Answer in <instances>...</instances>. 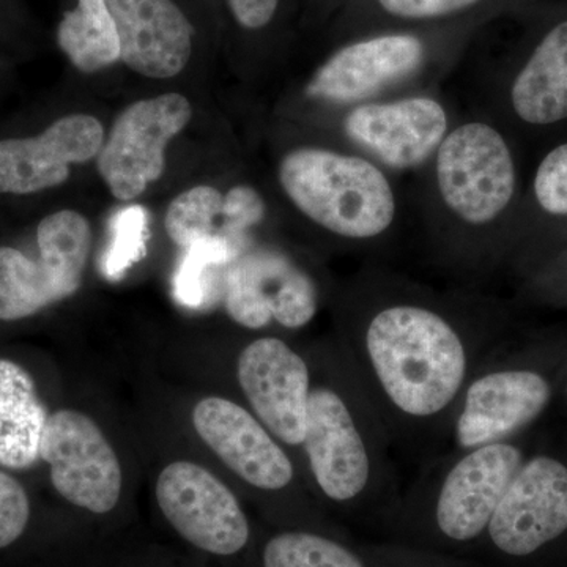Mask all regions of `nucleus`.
I'll return each mask as SVG.
<instances>
[{"instance_id": "15", "label": "nucleus", "mask_w": 567, "mask_h": 567, "mask_svg": "<svg viewBox=\"0 0 567 567\" xmlns=\"http://www.w3.org/2000/svg\"><path fill=\"white\" fill-rule=\"evenodd\" d=\"M121 62L152 80L177 76L196 51L197 25L181 0H106Z\"/></svg>"}, {"instance_id": "23", "label": "nucleus", "mask_w": 567, "mask_h": 567, "mask_svg": "<svg viewBox=\"0 0 567 567\" xmlns=\"http://www.w3.org/2000/svg\"><path fill=\"white\" fill-rule=\"evenodd\" d=\"M264 567H368L344 544L308 532H286L264 547Z\"/></svg>"}, {"instance_id": "11", "label": "nucleus", "mask_w": 567, "mask_h": 567, "mask_svg": "<svg viewBox=\"0 0 567 567\" xmlns=\"http://www.w3.org/2000/svg\"><path fill=\"white\" fill-rule=\"evenodd\" d=\"M315 364L289 342L264 336L237 358V382L248 409L287 450L303 445Z\"/></svg>"}, {"instance_id": "22", "label": "nucleus", "mask_w": 567, "mask_h": 567, "mask_svg": "<svg viewBox=\"0 0 567 567\" xmlns=\"http://www.w3.org/2000/svg\"><path fill=\"white\" fill-rule=\"evenodd\" d=\"M166 230L182 248L207 238H221L235 249L227 234L224 196L213 186H194L175 197L167 208Z\"/></svg>"}, {"instance_id": "3", "label": "nucleus", "mask_w": 567, "mask_h": 567, "mask_svg": "<svg viewBox=\"0 0 567 567\" xmlns=\"http://www.w3.org/2000/svg\"><path fill=\"white\" fill-rule=\"evenodd\" d=\"M279 181L309 219L338 237L371 240L394 219L393 189L374 164L322 148L289 153Z\"/></svg>"}, {"instance_id": "27", "label": "nucleus", "mask_w": 567, "mask_h": 567, "mask_svg": "<svg viewBox=\"0 0 567 567\" xmlns=\"http://www.w3.org/2000/svg\"><path fill=\"white\" fill-rule=\"evenodd\" d=\"M224 213H226L230 244L241 252L249 246L248 235H246L249 227L264 218V200L252 188L235 186L224 196Z\"/></svg>"}, {"instance_id": "8", "label": "nucleus", "mask_w": 567, "mask_h": 567, "mask_svg": "<svg viewBox=\"0 0 567 567\" xmlns=\"http://www.w3.org/2000/svg\"><path fill=\"white\" fill-rule=\"evenodd\" d=\"M223 297L227 315L246 330H262L274 320L298 330L319 306L311 276L278 249L251 245L227 264Z\"/></svg>"}, {"instance_id": "16", "label": "nucleus", "mask_w": 567, "mask_h": 567, "mask_svg": "<svg viewBox=\"0 0 567 567\" xmlns=\"http://www.w3.org/2000/svg\"><path fill=\"white\" fill-rule=\"evenodd\" d=\"M103 144L102 123L87 114L59 118L37 137L0 141V194H32L62 185L71 164L91 162Z\"/></svg>"}, {"instance_id": "26", "label": "nucleus", "mask_w": 567, "mask_h": 567, "mask_svg": "<svg viewBox=\"0 0 567 567\" xmlns=\"http://www.w3.org/2000/svg\"><path fill=\"white\" fill-rule=\"evenodd\" d=\"M535 194L544 210L567 216V144L554 148L537 167Z\"/></svg>"}, {"instance_id": "18", "label": "nucleus", "mask_w": 567, "mask_h": 567, "mask_svg": "<svg viewBox=\"0 0 567 567\" xmlns=\"http://www.w3.org/2000/svg\"><path fill=\"white\" fill-rule=\"evenodd\" d=\"M424 59L421 40L409 33L374 37L349 44L331 55L308 84V95L352 103L404 80Z\"/></svg>"}, {"instance_id": "4", "label": "nucleus", "mask_w": 567, "mask_h": 567, "mask_svg": "<svg viewBox=\"0 0 567 567\" xmlns=\"http://www.w3.org/2000/svg\"><path fill=\"white\" fill-rule=\"evenodd\" d=\"M527 454L516 439L436 454L413 481L409 499L436 535L468 544L486 535L496 507Z\"/></svg>"}, {"instance_id": "30", "label": "nucleus", "mask_w": 567, "mask_h": 567, "mask_svg": "<svg viewBox=\"0 0 567 567\" xmlns=\"http://www.w3.org/2000/svg\"><path fill=\"white\" fill-rule=\"evenodd\" d=\"M386 13L402 20H434L447 17L470 7L481 0H377Z\"/></svg>"}, {"instance_id": "12", "label": "nucleus", "mask_w": 567, "mask_h": 567, "mask_svg": "<svg viewBox=\"0 0 567 567\" xmlns=\"http://www.w3.org/2000/svg\"><path fill=\"white\" fill-rule=\"evenodd\" d=\"M156 502L175 532L200 550L229 557L248 544L251 528L240 502L204 466L167 465L156 481Z\"/></svg>"}, {"instance_id": "10", "label": "nucleus", "mask_w": 567, "mask_h": 567, "mask_svg": "<svg viewBox=\"0 0 567 567\" xmlns=\"http://www.w3.org/2000/svg\"><path fill=\"white\" fill-rule=\"evenodd\" d=\"M40 458L51 466L52 486L71 505L106 514L122 494V466L102 429L78 410L48 416Z\"/></svg>"}, {"instance_id": "28", "label": "nucleus", "mask_w": 567, "mask_h": 567, "mask_svg": "<svg viewBox=\"0 0 567 567\" xmlns=\"http://www.w3.org/2000/svg\"><path fill=\"white\" fill-rule=\"evenodd\" d=\"M31 517V503L24 487L0 470V548L9 547L24 533Z\"/></svg>"}, {"instance_id": "25", "label": "nucleus", "mask_w": 567, "mask_h": 567, "mask_svg": "<svg viewBox=\"0 0 567 567\" xmlns=\"http://www.w3.org/2000/svg\"><path fill=\"white\" fill-rule=\"evenodd\" d=\"M110 229L102 274L107 279H118L147 254L148 213L142 205H130L112 216Z\"/></svg>"}, {"instance_id": "7", "label": "nucleus", "mask_w": 567, "mask_h": 567, "mask_svg": "<svg viewBox=\"0 0 567 567\" xmlns=\"http://www.w3.org/2000/svg\"><path fill=\"white\" fill-rule=\"evenodd\" d=\"M436 181L447 207L465 223L481 226L509 205L516 167L502 134L486 123H468L440 145Z\"/></svg>"}, {"instance_id": "13", "label": "nucleus", "mask_w": 567, "mask_h": 567, "mask_svg": "<svg viewBox=\"0 0 567 567\" xmlns=\"http://www.w3.org/2000/svg\"><path fill=\"white\" fill-rule=\"evenodd\" d=\"M567 532V464L550 454L525 458L486 535L503 555L525 558Z\"/></svg>"}, {"instance_id": "19", "label": "nucleus", "mask_w": 567, "mask_h": 567, "mask_svg": "<svg viewBox=\"0 0 567 567\" xmlns=\"http://www.w3.org/2000/svg\"><path fill=\"white\" fill-rule=\"evenodd\" d=\"M511 100L518 117L533 125L567 118V21L537 44L514 81Z\"/></svg>"}, {"instance_id": "2", "label": "nucleus", "mask_w": 567, "mask_h": 567, "mask_svg": "<svg viewBox=\"0 0 567 567\" xmlns=\"http://www.w3.org/2000/svg\"><path fill=\"white\" fill-rule=\"evenodd\" d=\"M317 368L301 445L317 492L342 507L393 494V443L341 347L323 352Z\"/></svg>"}, {"instance_id": "9", "label": "nucleus", "mask_w": 567, "mask_h": 567, "mask_svg": "<svg viewBox=\"0 0 567 567\" xmlns=\"http://www.w3.org/2000/svg\"><path fill=\"white\" fill-rule=\"evenodd\" d=\"M192 114L186 96L166 93L133 103L118 115L96 156L100 175L117 199H136L162 177L167 144Z\"/></svg>"}, {"instance_id": "17", "label": "nucleus", "mask_w": 567, "mask_h": 567, "mask_svg": "<svg viewBox=\"0 0 567 567\" xmlns=\"http://www.w3.org/2000/svg\"><path fill=\"white\" fill-rule=\"evenodd\" d=\"M446 128L442 104L424 96L388 104H363L346 118L350 140L395 169L423 163L442 144Z\"/></svg>"}, {"instance_id": "24", "label": "nucleus", "mask_w": 567, "mask_h": 567, "mask_svg": "<svg viewBox=\"0 0 567 567\" xmlns=\"http://www.w3.org/2000/svg\"><path fill=\"white\" fill-rule=\"evenodd\" d=\"M185 249L174 276V295L178 303L188 308H204L213 295V270L226 268L238 252L221 238L196 241Z\"/></svg>"}, {"instance_id": "21", "label": "nucleus", "mask_w": 567, "mask_h": 567, "mask_svg": "<svg viewBox=\"0 0 567 567\" xmlns=\"http://www.w3.org/2000/svg\"><path fill=\"white\" fill-rule=\"evenodd\" d=\"M58 43L85 74L121 62V41L106 0H76L59 22Z\"/></svg>"}, {"instance_id": "5", "label": "nucleus", "mask_w": 567, "mask_h": 567, "mask_svg": "<svg viewBox=\"0 0 567 567\" xmlns=\"http://www.w3.org/2000/svg\"><path fill=\"white\" fill-rule=\"evenodd\" d=\"M554 382L536 364L502 358L492 350L466 383L451 421L453 450L516 439L546 412Z\"/></svg>"}, {"instance_id": "29", "label": "nucleus", "mask_w": 567, "mask_h": 567, "mask_svg": "<svg viewBox=\"0 0 567 567\" xmlns=\"http://www.w3.org/2000/svg\"><path fill=\"white\" fill-rule=\"evenodd\" d=\"M224 6L238 31L259 33L274 24L282 0H224Z\"/></svg>"}, {"instance_id": "14", "label": "nucleus", "mask_w": 567, "mask_h": 567, "mask_svg": "<svg viewBox=\"0 0 567 567\" xmlns=\"http://www.w3.org/2000/svg\"><path fill=\"white\" fill-rule=\"evenodd\" d=\"M193 424L223 464L254 491L281 494L297 483L289 450L248 406L212 395L194 406Z\"/></svg>"}, {"instance_id": "6", "label": "nucleus", "mask_w": 567, "mask_h": 567, "mask_svg": "<svg viewBox=\"0 0 567 567\" xmlns=\"http://www.w3.org/2000/svg\"><path fill=\"white\" fill-rule=\"evenodd\" d=\"M39 259L0 248V320L14 322L76 293L91 254L87 219L73 210L52 213L37 229Z\"/></svg>"}, {"instance_id": "1", "label": "nucleus", "mask_w": 567, "mask_h": 567, "mask_svg": "<svg viewBox=\"0 0 567 567\" xmlns=\"http://www.w3.org/2000/svg\"><path fill=\"white\" fill-rule=\"evenodd\" d=\"M393 447L432 454L447 442L466 383L492 350L483 328L425 301L352 312L341 341Z\"/></svg>"}, {"instance_id": "20", "label": "nucleus", "mask_w": 567, "mask_h": 567, "mask_svg": "<svg viewBox=\"0 0 567 567\" xmlns=\"http://www.w3.org/2000/svg\"><path fill=\"white\" fill-rule=\"evenodd\" d=\"M47 420L31 374L0 358V465L21 470L35 464Z\"/></svg>"}]
</instances>
